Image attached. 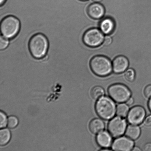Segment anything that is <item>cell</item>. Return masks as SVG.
Here are the masks:
<instances>
[{"label": "cell", "mask_w": 151, "mask_h": 151, "mask_svg": "<svg viewBox=\"0 0 151 151\" xmlns=\"http://www.w3.org/2000/svg\"><path fill=\"white\" fill-rule=\"evenodd\" d=\"M141 130L138 126L136 125L128 126L126 130L125 134L129 138L133 140H135L139 137Z\"/></svg>", "instance_id": "15"}, {"label": "cell", "mask_w": 151, "mask_h": 151, "mask_svg": "<svg viewBox=\"0 0 151 151\" xmlns=\"http://www.w3.org/2000/svg\"><path fill=\"white\" fill-rule=\"evenodd\" d=\"M134 143L131 139L125 137H118L112 143V148L113 150L129 151L132 150Z\"/></svg>", "instance_id": "9"}, {"label": "cell", "mask_w": 151, "mask_h": 151, "mask_svg": "<svg viewBox=\"0 0 151 151\" xmlns=\"http://www.w3.org/2000/svg\"><path fill=\"white\" fill-rule=\"evenodd\" d=\"M11 139V133L7 129H3L0 131V145L4 146L10 141Z\"/></svg>", "instance_id": "16"}, {"label": "cell", "mask_w": 151, "mask_h": 151, "mask_svg": "<svg viewBox=\"0 0 151 151\" xmlns=\"http://www.w3.org/2000/svg\"><path fill=\"white\" fill-rule=\"evenodd\" d=\"M144 123L145 125L147 126H151V115L147 117L145 120Z\"/></svg>", "instance_id": "25"}, {"label": "cell", "mask_w": 151, "mask_h": 151, "mask_svg": "<svg viewBox=\"0 0 151 151\" xmlns=\"http://www.w3.org/2000/svg\"><path fill=\"white\" fill-rule=\"evenodd\" d=\"M105 17L100 20L99 29L106 35H109L113 33L116 28V23L114 19L111 16L105 14Z\"/></svg>", "instance_id": "12"}, {"label": "cell", "mask_w": 151, "mask_h": 151, "mask_svg": "<svg viewBox=\"0 0 151 151\" xmlns=\"http://www.w3.org/2000/svg\"><path fill=\"white\" fill-rule=\"evenodd\" d=\"M127 122L122 117H115L109 121L108 129L111 135L114 137H121L125 133L127 127Z\"/></svg>", "instance_id": "7"}, {"label": "cell", "mask_w": 151, "mask_h": 151, "mask_svg": "<svg viewBox=\"0 0 151 151\" xmlns=\"http://www.w3.org/2000/svg\"><path fill=\"white\" fill-rule=\"evenodd\" d=\"M108 91L111 98L117 103L127 102L131 96L129 89L121 84H112L109 87Z\"/></svg>", "instance_id": "6"}, {"label": "cell", "mask_w": 151, "mask_h": 151, "mask_svg": "<svg viewBox=\"0 0 151 151\" xmlns=\"http://www.w3.org/2000/svg\"><path fill=\"white\" fill-rule=\"evenodd\" d=\"M112 68L114 73L119 74L126 70L129 65V62L125 56L120 55L117 56L112 60Z\"/></svg>", "instance_id": "11"}, {"label": "cell", "mask_w": 151, "mask_h": 151, "mask_svg": "<svg viewBox=\"0 0 151 151\" xmlns=\"http://www.w3.org/2000/svg\"><path fill=\"white\" fill-rule=\"evenodd\" d=\"M105 94V91L103 87L96 86L92 89L91 91V97L94 100H97L103 97Z\"/></svg>", "instance_id": "17"}, {"label": "cell", "mask_w": 151, "mask_h": 151, "mask_svg": "<svg viewBox=\"0 0 151 151\" xmlns=\"http://www.w3.org/2000/svg\"><path fill=\"white\" fill-rule=\"evenodd\" d=\"M104 35L97 27L90 28L83 35V42L86 45L91 48H96L103 44Z\"/></svg>", "instance_id": "5"}, {"label": "cell", "mask_w": 151, "mask_h": 151, "mask_svg": "<svg viewBox=\"0 0 151 151\" xmlns=\"http://www.w3.org/2000/svg\"><path fill=\"white\" fill-rule=\"evenodd\" d=\"M110 134V133H109ZM106 131L99 133L96 137L98 145L104 148H108L111 145L112 139L111 134Z\"/></svg>", "instance_id": "13"}, {"label": "cell", "mask_w": 151, "mask_h": 151, "mask_svg": "<svg viewBox=\"0 0 151 151\" xmlns=\"http://www.w3.org/2000/svg\"><path fill=\"white\" fill-rule=\"evenodd\" d=\"M0 127L1 128H4L7 125V119L6 115L4 112L1 111L0 112Z\"/></svg>", "instance_id": "21"}, {"label": "cell", "mask_w": 151, "mask_h": 151, "mask_svg": "<svg viewBox=\"0 0 151 151\" xmlns=\"http://www.w3.org/2000/svg\"><path fill=\"white\" fill-rule=\"evenodd\" d=\"M126 102L127 104L128 105V106H131L134 103V99L132 98H130Z\"/></svg>", "instance_id": "27"}, {"label": "cell", "mask_w": 151, "mask_h": 151, "mask_svg": "<svg viewBox=\"0 0 151 151\" xmlns=\"http://www.w3.org/2000/svg\"><path fill=\"white\" fill-rule=\"evenodd\" d=\"M19 124V120L17 117L11 116L7 119V127L10 129H13L17 126Z\"/></svg>", "instance_id": "20"}, {"label": "cell", "mask_w": 151, "mask_h": 151, "mask_svg": "<svg viewBox=\"0 0 151 151\" xmlns=\"http://www.w3.org/2000/svg\"><path fill=\"white\" fill-rule=\"evenodd\" d=\"M136 73L134 69L130 68L125 71L124 76L126 79L129 82H132L135 79Z\"/></svg>", "instance_id": "19"}, {"label": "cell", "mask_w": 151, "mask_h": 151, "mask_svg": "<svg viewBox=\"0 0 151 151\" xmlns=\"http://www.w3.org/2000/svg\"><path fill=\"white\" fill-rule=\"evenodd\" d=\"M143 150L145 151H151V143H147L143 148Z\"/></svg>", "instance_id": "26"}, {"label": "cell", "mask_w": 151, "mask_h": 151, "mask_svg": "<svg viewBox=\"0 0 151 151\" xmlns=\"http://www.w3.org/2000/svg\"><path fill=\"white\" fill-rule=\"evenodd\" d=\"M129 112L128 105L125 104L121 103L118 105L116 107V114L118 116L125 117Z\"/></svg>", "instance_id": "18"}, {"label": "cell", "mask_w": 151, "mask_h": 151, "mask_svg": "<svg viewBox=\"0 0 151 151\" xmlns=\"http://www.w3.org/2000/svg\"><path fill=\"white\" fill-rule=\"evenodd\" d=\"M9 44V41L7 38L1 36L0 37V49L4 50L7 48Z\"/></svg>", "instance_id": "22"}, {"label": "cell", "mask_w": 151, "mask_h": 151, "mask_svg": "<svg viewBox=\"0 0 151 151\" xmlns=\"http://www.w3.org/2000/svg\"><path fill=\"white\" fill-rule=\"evenodd\" d=\"M145 96L148 98H151V85H148L144 90Z\"/></svg>", "instance_id": "24"}, {"label": "cell", "mask_w": 151, "mask_h": 151, "mask_svg": "<svg viewBox=\"0 0 151 151\" xmlns=\"http://www.w3.org/2000/svg\"><path fill=\"white\" fill-rule=\"evenodd\" d=\"M6 0H0V4H1V5H3L5 2Z\"/></svg>", "instance_id": "30"}, {"label": "cell", "mask_w": 151, "mask_h": 151, "mask_svg": "<svg viewBox=\"0 0 151 151\" xmlns=\"http://www.w3.org/2000/svg\"><path fill=\"white\" fill-rule=\"evenodd\" d=\"M132 150L133 151H141V149H140L139 148L137 147H135L133 148Z\"/></svg>", "instance_id": "28"}, {"label": "cell", "mask_w": 151, "mask_h": 151, "mask_svg": "<svg viewBox=\"0 0 151 151\" xmlns=\"http://www.w3.org/2000/svg\"><path fill=\"white\" fill-rule=\"evenodd\" d=\"M95 110L101 118L109 120L115 116L116 111V105L112 99L103 96L96 102Z\"/></svg>", "instance_id": "3"}, {"label": "cell", "mask_w": 151, "mask_h": 151, "mask_svg": "<svg viewBox=\"0 0 151 151\" xmlns=\"http://www.w3.org/2000/svg\"><path fill=\"white\" fill-rule=\"evenodd\" d=\"M49 47L48 39L43 34L37 33L31 38L29 43V48L34 58L40 59L46 55Z\"/></svg>", "instance_id": "1"}, {"label": "cell", "mask_w": 151, "mask_h": 151, "mask_svg": "<svg viewBox=\"0 0 151 151\" xmlns=\"http://www.w3.org/2000/svg\"><path fill=\"white\" fill-rule=\"evenodd\" d=\"M148 107L149 110H150L151 112V98H150L148 102Z\"/></svg>", "instance_id": "29"}, {"label": "cell", "mask_w": 151, "mask_h": 151, "mask_svg": "<svg viewBox=\"0 0 151 151\" xmlns=\"http://www.w3.org/2000/svg\"><path fill=\"white\" fill-rule=\"evenodd\" d=\"M90 64L91 70L97 76H108L113 70L112 60L104 55L94 56L90 60Z\"/></svg>", "instance_id": "2"}, {"label": "cell", "mask_w": 151, "mask_h": 151, "mask_svg": "<svg viewBox=\"0 0 151 151\" xmlns=\"http://www.w3.org/2000/svg\"><path fill=\"white\" fill-rule=\"evenodd\" d=\"M92 1L95 2H100L103 1V0H92Z\"/></svg>", "instance_id": "31"}, {"label": "cell", "mask_w": 151, "mask_h": 151, "mask_svg": "<svg viewBox=\"0 0 151 151\" xmlns=\"http://www.w3.org/2000/svg\"><path fill=\"white\" fill-rule=\"evenodd\" d=\"M20 28V21L14 16H6L1 23V32L2 36L7 39L14 38L18 34Z\"/></svg>", "instance_id": "4"}, {"label": "cell", "mask_w": 151, "mask_h": 151, "mask_svg": "<svg viewBox=\"0 0 151 151\" xmlns=\"http://www.w3.org/2000/svg\"><path fill=\"white\" fill-rule=\"evenodd\" d=\"M112 41H113V39H112L111 35H106V36L105 37L103 44L105 45L109 46L112 43Z\"/></svg>", "instance_id": "23"}, {"label": "cell", "mask_w": 151, "mask_h": 151, "mask_svg": "<svg viewBox=\"0 0 151 151\" xmlns=\"http://www.w3.org/2000/svg\"><path fill=\"white\" fill-rule=\"evenodd\" d=\"M79 1H89V0H79Z\"/></svg>", "instance_id": "32"}, {"label": "cell", "mask_w": 151, "mask_h": 151, "mask_svg": "<svg viewBox=\"0 0 151 151\" xmlns=\"http://www.w3.org/2000/svg\"><path fill=\"white\" fill-rule=\"evenodd\" d=\"M105 124L101 119L95 118L92 120L89 124L90 132L93 134H97L104 130Z\"/></svg>", "instance_id": "14"}, {"label": "cell", "mask_w": 151, "mask_h": 151, "mask_svg": "<svg viewBox=\"0 0 151 151\" xmlns=\"http://www.w3.org/2000/svg\"><path fill=\"white\" fill-rule=\"evenodd\" d=\"M145 109L142 106H137L130 109L127 116V120L133 125H139L142 123L145 118Z\"/></svg>", "instance_id": "8"}, {"label": "cell", "mask_w": 151, "mask_h": 151, "mask_svg": "<svg viewBox=\"0 0 151 151\" xmlns=\"http://www.w3.org/2000/svg\"><path fill=\"white\" fill-rule=\"evenodd\" d=\"M88 16L92 19L100 20L104 17L106 10L104 6L101 3H91L87 9Z\"/></svg>", "instance_id": "10"}]
</instances>
